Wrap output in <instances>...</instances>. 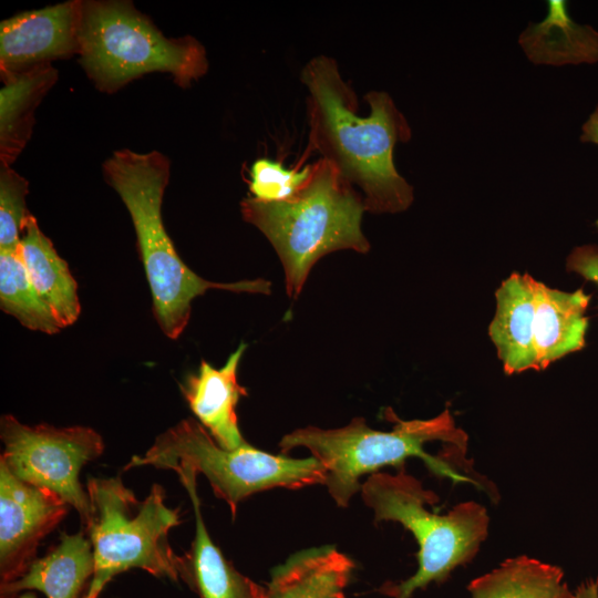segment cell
Listing matches in <instances>:
<instances>
[{
  "instance_id": "6da1fadb",
  "label": "cell",
  "mask_w": 598,
  "mask_h": 598,
  "mask_svg": "<svg viewBox=\"0 0 598 598\" xmlns=\"http://www.w3.org/2000/svg\"><path fill=\"white\" fill-rule=\"evenodd\" d=\"M300 80L308 91V151L320 154L361 194L365 212L406 210L414 189L398 172L393 151L411 140L412 130L390 94L367 93L370 113L358 115L354 91L327 55L309 60Z\"/></svg>"
},
{
  "instance_id": "7a4b0ae2",
  "label": "cell",
  "mask_w": 598,
  "mask_h": 598,
  "mask_svg": "<svg viewBox=\"0 0 598 598\" xmlns=\"http://www.w3.org/2000/svg\"><path fill=\"white\" fill-rule=\"evenodd\" d=\"M107 184L125 204L136 233L137 248L153 298L157 323L165 336L176 339L186 328L192 302L210 289L269 295L265 279L237 282L208 281L179 258L166 233L162 202L169 179V161L159 152L121 150L103 164Z\"/></svg>"
},
{
  "instance_id": "3957f363",
  "label": "cell",
  "mask_w": 598,
  "mask_h": 598,
  "mask_svg": "<svg viewBox=\"0 0 598 598\" xmlns=\"http://www.w3.org/2000/svg\"><path fill=\"white\" fill-rule=\"evenodd\" d=\"M240 210L275 248L292 299L321 257L342 249L370 250L361 228L365 212L361 194L323 158L311 163L308 181L291 198L262 202L246 197Z\"/></svg>"
},
{
  "instance_id": "277c9868",
  "label": "cell",
  "mask_w": 598,
  "mask_h": 598,
  "mask_svg": "<svg viewBox=\"0 0 598 598\" xmlns=\"http://www.w3.org/2000/svg\"><path fill=\"white\" fill-rule=\"evenodd\" d=\"M389 412L394 421L391 431L373 430L362 417H355L339 429L307 426L295 430L280 440L279 447L282 454L295 447L309 450L322 464L326 471L323 485L340 507L348 506L353 495L360 492V477L388 465L403 468L411 456L421 457L435 473L477 484L450 466L445 458L432 456L424 448L426 443L440 441L466 453L468 436L456 426L448 408L427 420L404 421L390 409Z\"/></svg>"
},
{
  "instance_id": "5b68a950",
  "label": "cell",
  "mask_w": 598,
  "mask_h": 598,
  "mask_svg": "<svg viewBox=\"0 0 598 598\" xmlns=\"http://www.w3.org/2000/svg\"><path fill=\"white\" fill-rule=\"evenodd\" d=\"M363 502L375 522H396L410 530L419 544V568L409 579L385 584L381 591L393 598H410L416 589L441 584L461 565L471 561L488 534L487 509L470 501L455 505L447 514L429 511L436 494L399 468L395 474L377 472L361 484Z\"/></svg>"
},
{
  "instance_id": "8992f818",
  "label": "cell",
  "mask_w": 598,
  "mask_h": 598,
  "mask_svg": "<svg viewBox=\"0 0 598 598\" xmlns=\"http://www.w3.org/2000/svg\"><path fill=\"white\" fill-rule=\"evenodd\" d=\"M78 55L95 86L107 93L151 72L171 73L186 87L208 70L198 40L166 38L127 1H83Z\"/></svg>"
},
{
  "instance_id": "52a82bcc",
  "label": "cell",
  "mask_w": 598,
  "mask_h": 598,
  "mask_svg": "<svg viewBox=\"0 0 598 598\" xmlns=\"http://www.w3.org/2000/svg\"><path fill=\"white\" fill-rule=\"evenodd\" d=\"M86 492L91 517L85 526L94 557V574L87 594L100 595L117 574L132 568L177 581L182 557L168 540L181 523L178 509L165 502V491L154 484L138 499L120 477H90Z\"/></svg>"
},
{
  "instance_id": "ba28073f",
  "label": "cell",
  "mask_w": 598,
  "mask_h": 598,
  "mask_svg": "<svg viewBox=\"0 0 598 598\" xmlns=\"http://www.w3.org/2000/svg\"><path fill=\"white\" fill-rule=\"evenodd\" d=\"M154 466L190 471L204 475L215 495L225 501L235 516L246 497L276 487L298 489L324 484L326 471L313 456L293 458L258 450L249 443L226 450L194 419H185L159 434L143 454L133 456L126 470Z\"/></svg>"
},
{
  "instance_id": "9c48e42d",
  "label": "cell",
  "mask_w": 598,
  "mask_h": 598,
  "mask_svg": "<svg viewBox=\"0 0 598 598\" xmlns=\"http://www.w3.org/2000/svg\"><path fill=\"white\" fill-rule=\"evenodd\" d=\"M0 462L19 480L58 495L76 509L86 526L91 502L79 477L82 467L103 453L102 436L86 426H31L6 414L0 421Z\"/></svg>"
},
{
  "instance_id": "30bf717a",
  "label": "cell",
  "mask_w": 598,
  "mask_h": 598,
  "mask_svg": "<svg viewBox=\"0 0 598 598\" xmlns=\"http://www.w3.org/2000/svg\"><path fill=\"white\" fill-rule=\"evenodd\" d=\"M70 507L54 493L19 480L0 462V585L28 570L40 542Z\"/></svg>"
},
{
  "instance_id": "8fae6325",
  "label": "cell",
  "mask_w": 598,
  "mask_h": 598,
  "mask_svg": "<svg viewBox=\"0 0 598 598\" xmlns=\"http://www.w3.org/2000/svg\"><path fill=\"white\" fill-rule=\"evenodd\" d=\"M83 1L21 12L0 24L1 76L79 54Z\"/></svg>"
},
{
  "instance_id": "7c38bea8",
  "label": "cell",
  "mask_w": 598,
  "mask_h": 598,
  "mask_svg": "<svg viewBox=\"0 0 598 598\" xmlns=\"http://www.w3.org/2000/svg\"><path fill=\"white\" fill-rule=\"evenodd\" d=\"M247 346L240 343L219 369L202 361L196 374L181 386L189 409L219 446L240 448L248 444L243 437L236 408L247 391L238 383V365Z\"/></svg>"
},
{
  "instance_id": "4fadbf2b",
  "label": "cell",
  "mask_w": 598,
  "mask_h": 598,
  "mask_svg": "<svg viewBox=\"0 0 598 598\" xmlns=\"http://www.w3.org/2000/svg\"><path fill=\"white\" fill-rule=\"evenodd\" d=\"M177 475L189 494L196 520L190 550L182 556L181 577L200 598H268L267 588L238 573L212 540L202 516L197 474L182 471Z\"/></svg>"
},
{
  "instance_id": "5bb4252c",
  "label": "cell",
  "mask_w": 598,
  "mask_h": 598,
  "mask_svg": "<svg viewBox=\"0 0 598 598\" xmlns=\"http://www.w3.org/2000/svg\"><path fill=\"white\" fill-rule=\"evenodd\" d=\"M533 279L529 274L512 272L495 291L496 310L488 334L508 375L538 371Z\"/></svg>"
},
{
  "instance_id": "9a60e30c",
  "label": "cell",
  "mask_w": 598,
  "mask_h": 598,
  "mask_svg": "<svg viewBox=\"0 0 598 598\" xmlns=\"http://www.w3.org/2000/svg\"><path fill=\"white\" fill-rule=\"evenodd\" d=\"M534 341L538 371L586 346L591 296L581 288L573 292L550 288L533 279Z\"/></svg>"
},
{
  "instance_id": "2e32d148",
  "label": "cell",
  "mask_w": 598,
  "mask_h": 598,
  "mask_svg": "<svg viewBox=\"0 0 598 598\" xmlns=\"http://www.w3.org/2000/svg\"><path fill=\"white\" fill-rule=\"evenodd\" d=\"M524 54L536 65L564 66L598 62V32L575 22L564 0L547 1L539 22H529L518 37Z\"/></svg>"
},
{
  "instance_id": "e0dca14e",
  "label": "cell",
  "mask_w": 598,
  "mask_h": 598,
  "mask_svg": "<svg viewBox=\"0 0 598 598\" xmlns=\"http://www.w3.org/2000/svg\"><path fill=\"white\" fill-rule=\"evenodd\" d=\"M93 574L90 538L82 532L62 534L59 544L37 558L20 578L0 585V597L16 598L24 590H39L47 598H80Z\"/></svg>"
},
{
  "instance_id": "ac0fdd59",
  "label": "cell",
  "mask_w": 598,
  "mask_h": 598,
  "mask_svg": "<svg viewBox=\"0 0 598 598\" xmlns=\"http://www.w3.org/2000/svg\"><path fill=\"white\" fill-rule=\"evenodd\" d=\"M353 568L333 546L302 549L274 568L268 598H346Z\"/></svg>"
},
{
  "instance_id": "d6986e66",
  "label": "cell",
  "mask_w": 598,
  "mask_h": 598,
  "mask_svg": "<svg viewBox=\"0 0 598 598\" xmlns=\"http://www.w3.org/2000/svg\"><path fill=\"white\" fill-rule=\"evenodd\" d=\"M20 244L30 279L60 327L74 323L81 310L76 281L31 214L21 228Z\"/></svg>"
},
{
  "instance_id": "ffe728a7",
  "label": "cell",
  "mask_w": 598,
  "mask_h": 598,
  "mask_svg": "<svg viewBox=\"0 0 598 598\" xmlns=\"http://www.w3.org/2000/svg\"><path fill=\"white\" fill-rule=\"evenodd\" d=\"M1 79L0 158L10 166L30 138L34 110L55 83L58 72L51 64H43Z\"/></svg>"
},
{
  "instance_id": "44dd1931",
  "label": "cell",
  "mask_w": 598,
  "mask_h": 598,
  "mask_svg": "<svg viewBox=\"0 0 598 598\" xmlns=\"http://www.w3.org/2000/svg\"><path fill=\"white\" fill-rule=\"evenodd\" d=\"M467 589L471 598H574L559 567L525 555L506 559Z\"/></svg>"
},
{
  "instance_id": "7402d4cb",
  "label": "cell",
  "mask_w": 598,
  "mask_h": 598,
  "mask_svg": "<svg viewBox=\"0 0 598 598\" xmlns=\"http://www.w3.org/2000/svg\"><path fill=\"white\" fill-rule=\"evenodd\" d=\"M0 307L31 330L56 333L61 327L35 290L20 247L0 251Z\"/></svg>"
},
{
  "instance_id": "603a6c76",
  "label": "cell",
  "mask_w": 598,
  "mask_h": 598,
  "mask_svg": "<svg viewBox=\"0 0 598 598\" xmlns=\"http://www.w3.org/2000/svg\"><path fill=\"white\" fill-rule=\"evenodd\" d=\"M310 174L311 164L286 168L281 162L260 157L251 164L248 186L258 200L282 202L297 194Z\"/></svg>"
},
{
  "instance_id": "cb8c5ba5",
  "label": "cell",
  "mask_w": 598,
  "mask_h": 598,
  "mask_svg": "<svg viewBox=\"0 0 598 598\" xmlns=\"http://www.w3.org/2000/svg\"><path fill=\"white\" fill-rule=\"evenodd\" d=\"M28 181L9 165H0V251L20 247L21 228L30 215L25 206Z\"/></svg>"
},
{
  "instance_id": "d4e9b609",
  "label": "cell",
  "mask_w": 598,
  "mask_h": 598,
  "mask_svg": "<svg viewBox=\"0 0 598 598\" xmlns=\"http://www.w3.org/2000/svg\"><path fill=\"white\" fill-rule=\"evenodd\" d=\"M566 270L598 285V245L575 247L566 259Z\"/></svg>"
},
{
  "instance_id": "484cf974",
  "label": "cell",
  "mask_w": 598,
  "mask_h": 598,
  "mask_svg": "<svg viewBox=\"0 0 598 598\" xmlns=\"http://www.w3.org/2000/svg\"><path fill=\"white\" fill-rule=\"evenodd\" d=\"M580 141L598 145V106L582 124ZM596 225L598 226V220Z\"/></svg>"
},
{
  "instance_id": "4316f807",
  "label": "cell",
  "mask_w": 598,
  "mask_h": 598,
  "mask_svg": "<svg viewBox=\"0 0 598 598\" xmlns=\"http://www.w3.org/2000/svg\"><path fill=\"white\" fill-rule=\"evenodd\" d=\"M574 598H598V579H588L574 592Z\"/></svg>"
},
{
  "instance_id": "83f0119b",
  "label": "cell",
  "mask_w": 598,
  "mask_h": 598,
  "mask_svg": "<svg viewBox=\"0 0 598 598\" xmlns=\"http://www.w3.org/2000/svg\"><path fill=\"white\" fill-rule=\"evenodd\" d=\"M85 598H99L96 594H86Z\"/></svg>"
}]
</instances>
